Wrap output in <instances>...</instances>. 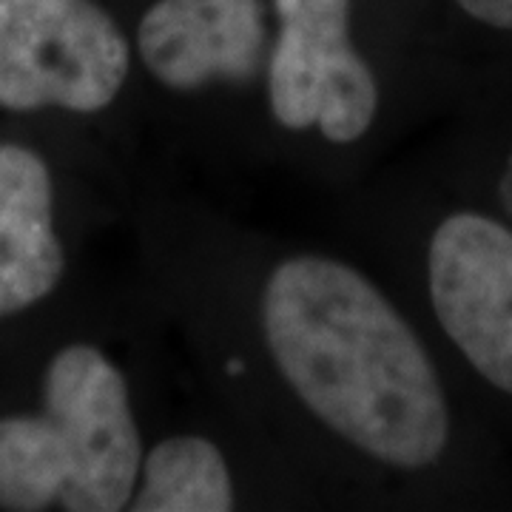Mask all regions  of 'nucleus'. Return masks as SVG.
<instances>
[{
    "label": "nucleus",
    "instance_id": "2",
    "mask_svg": "<svg viewBox=\"0 0 512 512\" xmlns=\"http://www.w3.org/2000/svg\"><path fill=\"white\" fill-rule=\"evenodd\" d=\"M146 433L123 365L69 342L43 370L40 410L0 416V510L123 512Z\"/></svg>",
    "mask_w": 512,
    "mask_h": 512
},
{
    "label": "nucleus",
    "instance_id": "9",
    "mask_svg": "<svg viewBox=\"0 0 512 512\" xmlns=\"http://www.w3.org/2000/svg\"><path fill=\"white\" fill-rule=\"evenodd\" d=\"M456 6L476 23L512 32V0H456Z\"/></svg>",
    "mask_w": 512,
    "mask_h": 512
},
{
    "label": "nucleus",
    "instance_id": "1",
    "mask_svg": "<svg viewBox=\"0 0 512 512\" xmlns=\"http://www.w3.org/2000/svg\"><path fill=\"white\" fill-rule=\"evenodd\" d=\"M151 265L231 413L299 478L387 501L450 456L439 365L365 265L183 220L174 202H151Z\"/></svg>",
    "mask_w": 512,
    "mask_h": 512
},
{
    "label": "nucleus",
    "instance_id": "8",
    "mask_svg": "<svg viewBox=\"0 0 512 512\" xmlns=\"http://www.w3.org/2000/svg\"><path fill=\"white\" fill-rule=\"evenodd\" d=\"M231 450L205 430H171L146 444L131 512H231L242 507Z\"/></svg>",
    "mask_w": 512,
    "mask_h": 512
},
{
    "label": "nucleus",
    "instance_id": "7",
    "mask_svg": "<svg viewBox=\"0 0 512 512\" xmlns=\"http://www.w3.org/2000/svg\"><path fill=\"white\" fill-rule=\"evenodd\" d=\"M63 276L52 168L32 146L0 140V319L46 302Z\"/></svg>",
    "mask_w": 512,
    "mask_h": 512
},
{
    "label": "nucleus",
    "instance_id": "5",
    "mask_svg": "<svg viewBox=\"0 0 512 512\" xmlns=\"http://www.w3.org/2000/svg\"><path fill=\"white\" fill-rule=\"evenodd\" d=\"M137 74L131 32L97 0H0V109L103 114Z\"/></svg>",
    "mask_w": 512,
    "mask_h": 512
},
{
    "label": "nucleus",
    "instance_id": "4",
    "mask_svg": "<svg viewBox=\"0 0 512 512\" xmlns=\"http://www.w3.org/2000/svg\"><path fill=\"white\" fill-rule=\"evenodd\" d=\"M271 0H151L131 32L157 111L188 126L262 128Z\"/></svg>",
    "mask_w": 512,
    "mask_h": 512
},
{
    "label": "nucleus",
    "instance_id": "6",
    "mask_svg": "<svg viewBox=\"0 0 512 512\" xmlns=\"http://www.w3.org/2000/svg\"><path fill=\"white\" fill-rule=\"evenodd\" d=\"M421 279L441 336L512 399V228L473 208L444 214L424 237Z\"/></svg>",
    "mask_w": 512,
    "mask_h": 512
},
{
    "label": "nucleus",
    "instance_id": "3",
    "mask_svg": "<svg viewBox=\"0 0 512 512\" xmlns=\"http://www.w3.org/2000/svg\"><path fill=\"white\" fill-rule=\"evenodd\" d=\"M274 35L262 83V128L293 160H365L387 134V63L367 52L356 0H271Z\"/></svg>",
    "mask_w": 512,
    "mask_h": 512
}]
</instances>
